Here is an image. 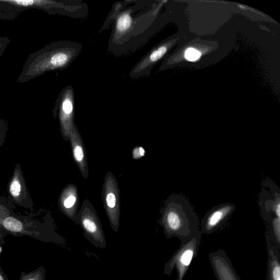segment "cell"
Instances as JSON below:
<instances>
[{
	"mask_svg": "<svg viewBox=\"0 0 280 280\" xmlns=\"http://www.w3.org/2000/svg\"><path fill=\"white\" fill-rule=\"evenodd\" d=\"M148 2L124 1L114 22L108 50L115 56L125 55L143 46L150 36Z\"/></svg>",
	"mask_w": 280,
	"mask_h": 280,
	"instance_id": "6da1fadb",
	"label": "cell"
},
{
	"mask_svg": "<svg viewBox=\"0 0 280 280\" xmlns=\"http://www.w3.org/2000/svg\"><path fill=\"white\" fill-rule=\"evenodd\" d=\"M82 50V44L74 41H60L46 45L29 57L18 82H25L46 72L66 69Z\"/></svg>",
	"mask_w": 280,
	"mask_h": 280,
	"instance_id": "7a4b0ae2",
	"label": "cell"
},
{
	"mask_svg": "<svg viewBox=\"0 0 280 280\" xmlns=\"http://www.w3.org/2000/svg\"><path fill=\"white\" fill-rule=\"evenodd\" d=\"M157 222L167 239L175 237L183 242L199 232L200 222L189 200L182 194H172L165 201Z\"/></svg>",
	"mask_w": 280,
	"mask_h": 280,
	"instance_id": "3957f363",
	"label": "cell"
},
{
	"mask_svg": "<svg viewBox=\"0 0 280 280\" xmlns=\"http://www.w3.org/2000/svg\"><path fill=\"white\" fill-rule=\"evenodd\" d=\"M201 231L192 238L181 242V245L172 258L166 264L164 273L170 276L175 268L177 272V280H183L191 264L198 255L201 244Z\"/></svg>",
	"mask_w": 280,
	"mask_h": 280,
	"instance_id": "277c9868",
	"label": "cell"
},
{
	"mask_svg": "<svg viewBox=\"0 0 280 280\" xmlns=\"http://www.w3.org/2000/svg\"><path fill=\"white\" fill-rule=\"evenodd\" d=\"M75 223L80 225L84 238L93 245L97 248H106V240L102 223L96 209L87 199L83 201Z\"/></svg>",
	"mask_w": 280,
	"mask_h": 280,
	"instance_id": "5b68a950",
	"label": "cell"
},
{
	"mask_svg": "<svg viewBox=\"0 0 280 280\" xmlns=\"http://www.w3.org/2000/svg\"><path fill=\"white\" fill-rule=\"evenodd\" d=\"M105 212L114 232L119 230L121 219L120 190L118 180L111 172L106 174L102 193Z\"/></svg>",
	"mask_w": 280,
	"mask_h": 280,
	"instance_id": "8992f818",
	"label": "cell"
},
{
	"mask_svg": "<svg viewBox=\"0 0 280 280\" xmlns=\"http://www.w3.org/2000/svg\"><path fill=\"white\" fill-rule=\"evenodd\" d=\"M54 109V115L58 116L62 137L69 142L73 127L75 125V92L72 85H67L61 90Z\"/></svg>",
	"mask_w": 280,
	"mask_h": 280,
	"instance_id": "52a82bcc",
	"label": "cell"
},
{
	"mask_svg": "<svg viewBox=\"0 0 280 280\" xmlns=\"http://www.w3.org/2000/svg\"><path fill=\"white\" fill-rule=\"evenodd\" d=\"M9 199L13 204L34 211V203L30 197L26 181L19 163L15 166L13 175L8 184Z\"/></svg>",
	"mask_w": 280,
	"mask_h": 280,
	"instance_id": "ba28073f",
	"label": "cell"
},
{
	"mask_svg": "<svg viewBox=\"0 0 280 280\" xmlns=\"http://www.w3.org/2000/svg\"><path fill=\"white\" fill-rule=\"evenodd\" d=\"M259 206L263 219L267 223L274 217L280 219V190L273 181L263 182Z\"/></svg>",
	"mask_w": 280,
	"mask_h": 280,
	"instance_id": "9c48e42d",
	"label": "cell"
},
{
	"mask_svg": "<svg viewBox=\"0 0 280 280\" xmlns=\"http://www.w3.org/2000/svg\"><path fill=\"white\" fill-rule=\"evenodd\" d=\"M236 207L230 203L216 206L206 213L200 224L201 234L210 235L219 229L235 212Z\"/></svg>",
	"mask_w": 280,
	"mask_h": 280,
	"instance_id": "30bf717a",
	"label": "cell"
},
{
	"mask_svg": "<svg viewBox=\"0 0 280 280\" xmlns=\"http://www.w3.org/2000/svg\"><path fill=\"white\" fill-rule=\"evenodd\" d=\"M208 259L218 280H241L224 251L219 250L210 253Z\"/></svg>",
	"mask_w": 280,
	"mask_h": 280,
	"instance_id": "8fae6325",
	"label": "cell"
},
{
	"mask_svg": "<svg viewBox=\"0 0 280 280\" xmlns=\"http://www.w3.org/2000/svg\"><path fill=\"white\" fill-rule=\"evenodd\" d=\"M60 211L75 222L79 211V196L77 186L69 184L62 191L58 200Z\"/></svg>",
	"mask_w": 280,
	"mask_h": 280,
	"instance_id": "7c38bea8",
	"label": "cell"
},
{
	"mask_svg": "<svg viewBox=\"0 0 280 280\" xmlns=\"http://www.w3.org/2000/svg\"><path fill=\"white\" fill-rule=\"evenodd\" d=\"M69 142L71 143L72 153L74 160L80 173L84 179H87L89 175L86 149L83 142L81 135L75 125L70 135Z\"/></svg>",
	"mask_w": 280,
	"mask_h": 280,
	"instance_id": "4fadbf2b",
	"label": "cell"
},
{
	"mask_svg": "<svg viewBox=\"0 0 280 280\" xmlns=\"http://www.w3.org/2000/svg\"><path fill=\"white\" fill-rule=\"evenodd\" d=\"M0 3L10 4L20 7H36L52 11L56 7L57 1L54 0H0Z\"/></svg>",
	"mask_w": 280,
	"mask_h": 280,
	"instance_id": "5bb4252c",
	"label": "cell"
},
{
	"mask_svg": "<svg viewBox=\"0 0 280 280\" xmlns=\"http://www.w3.org/2000/svg\"><path fill=\"white\" fill-rule=\"evenodd\" d=\"M269 252V273L270 280H280L279 256L278 251L267 239Z\"/></svg>",
	"mask_w": 280,
	"mask_h": 280,
	"instance_id": "9a60e30c",
	"label": "cell"
},
{
	"mask_svg": "<svg viewBox=\"0 0 280 280\" xmlns=\"http://www.w3.org/2000/svg\"><path fill=\"white\" fill-rule=\"evenodd\" d=\"M122 6V2L115 3L112 7V9L110 13H109L104 24L102 28L100 30L99 33L104 32L105 30L108 29L110 26L113 24V22L119 13Z\"/></svg>",
	"mask_w": 280,
	"mask_h": 280,
	"instance_id": "2e32d148",
	"label": "cell"
},
{
	"mask_svg": "<svg viewBox=\"0 0 280 280\" xmlns=\"http://www.w3.org/2000/svg\"><path fill=\"white\" fill-rule=\"evenodd\" d=\"M201 56V53L195 49L190 48L184 53L185 58L190 61H195Z\"/></svg>",
	"mask_w": 280,
	"mask_h": 280,
	"instance_id": "e0dca14e",
	"label": "cell"
},
{
	"mask_svg": "<svg viewBox=\"0 0 280 280\" xmlns=\"http://www.w3.org/2000/svg\"><path fill=\"white\" fill-rule=\"evenodd\" d=\"M8 127L9 126H8V124L6 122L3 120H0V147L5 143Z\"/></svg>",
	"mask_w": 280,
	"mask_h": 280,
	"instance_id": "ac0fdd59",
	"label": "cell"
},
{
	"mask_svg": "<svg viewBox=\"0 0 280 280\" xmlns=\"http://www.w3.org/2000/svg\"><path fill=\"white\" fill-rule=\"evenodd\" d=\"M145 151L142 147H136L133 151V157L135 159H138L144 157Z\"/></svg>",
	"mask_w": 280,
	"mask_h": 280,
	"instance_id": "d6986e66",
	"label": "cell"
},
{
	"mask_svg": "<svg viewBox=\"0 0 280 280\" xmlns=\"http://www.w3.org/2000/svg\"><path fill=\"white\" fill-rule=\"evenodd\" d=\"M5 49V46L2 44V43H0V57L2 56Z\"/></svg>",
	"mask_w": 280,
	"mask_h": 280,
	"instance_id": "ffe728a7",
	"label": "cell"
},
{
	"mask_svg": "<svg viewBox=\"0 0 280 280\" xmlns=\"http://www.w3.org/2000/svg\"><path fill=\"white\" fill-rule=\"evenodd\" d=\"M0 280H4V278L1 275H0Z\"/></svg>",
	"mask_w": 280,
	"mask_h": 280,
	"instance_id": "44dd1931",
	"label": "cell"
},
{
	"mask_svg": "<svg viewBox=\"0 0 280 280\" xmlns=\"http://www.w3.org/2000/svg\"><path fill=\"white\" fill-rule=\"evenodd\" d=\"M29 280H34V279H30Z\"/></svg>",
	"mask_w": 280,
	"mask_h": 280,
	"instance_id": "7402d4cb",
	"label": "cell"
}]
</instances>
